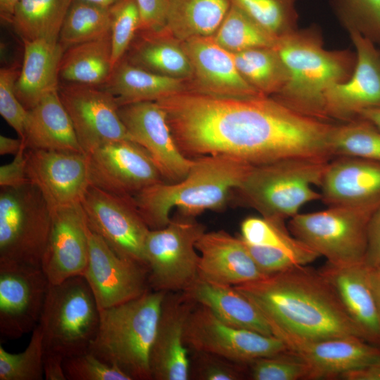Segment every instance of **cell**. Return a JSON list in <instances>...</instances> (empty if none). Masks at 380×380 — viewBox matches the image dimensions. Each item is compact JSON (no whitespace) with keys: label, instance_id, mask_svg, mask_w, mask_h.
Masks as SVG:
<instances>
[{"label":"cell","instance_id":"obj_1","mask_svg":"<svg viewBox=\"0 0 380 380\" xmlns=\"http://www.w3.org/2000/svg\"><path fill=\"white\" fill-rule=\"evenodd\" d=\"M181 152L223 155L255 166L281 160H331V122L302 114L274 97L222 96L185 89L156 101Z\"/></svg>","mask_w":380,"mask_h":380},{"label":"cell","instance_id":"obj_2","mask_svg":"<svg viewBox=\"0 0 380 380\" xmlns=\"http://www.w3.org/2000/svg\"><path fill=\"white\" fill-rule=\"evenodd\" d=\"M234 286L261 312L274 336L289 334L319 340L353 336L365 339L319 270L297 266Z\"/></svg>","mask_w":380,"mask_h":380},{"label":"cell","instance_id":"obj_3","mask_svg":"<svg viewBox=\"0 0 380 380\" xmlns=\"http://www.w3.org/2000/svg\"><path fill=\"white\" fill-rule=\"evenodd\" d=\"M252 167L223 155L195 158L184 179L176 183L153 184L136 194L134 199L148 228L161 229L170 222L174 208L182 216L193 218L205 210L223 209Z\"/></svg>","mask_w":380,"mask_h":380},{"label":"cell","instance_id":"obj_4","mask_svg":"<svg viewBox=\"0 0 380 380\" xmlns=\"http://www.w3.org/2000/svg\"><path fill=\"white\" fill-rule=\"evenodd\" d=\"M274 48L287 70L288 80L274 98L302 114L330 122L325 114V94L350 77L356 53L324 49L315 27L297 29L279 37Z\"/></svg>","mask_w":380,"mask_h":380},{"label":"cell","instance_id":"obj_5","mask_svg":"<svg viewBox=\"0 0 380 380\" xmlns=\"http://www.w3.org/2000/svg\"><path fill=\"white\" fill-rule=\"evenodd\" d=\"M166 292L148 290L125 303L100 310L88 351L132 380H151L150 353Z\"/></svg>","mask_w":380,"mask_h":380},{"label":"cell","instance_id":"obj_6","mask_svg":"<svg viewBox=\"0 0 380 380\" xmlns=\"http://www.w3.org/2000/svg\"><path fill=\"white\" fill-rule=\"evenodd\" d=\"M330 160L299 158L253 166L233 190L231 199L262 217L285 221L299 213L305 203L321 199L312 186H320Z\"/></svg>","mask_w":380,"mask_h":380},{"label":"cell","instance_id":"obj_7","mask_svg":"<svg viewBox=\"0 0 380 380\" xmlns=\"http://www.w3.org/2000/svg\"><path fill=\"white\" fill-rule=\"evenodd\" d=\"M99 321L100 309L84 276L50 284L38 324L44 350L64 358L88 351Z\"/></svg>","mask_w":380,"mask_h":380},{"label":"cell","instance_id":"obj_8","mask_svg":"<svg viewBox=\"0 0 380 380\" xmlns=\"http://www.w3.org/2000/svg\"><path fill=\"white\" fill-rule=\"evenodd\" d=\"M376 209L353 206H329L326 210L298 213L289 229L327 262L350 265L365 262L370 218Z\"/></svg>","mask_w":380,"mask_h":380},{"label":"cell","instance_id":"obj_9","mask_svg":"<svg viewBox=\"0 0 380 380\" xmlns=\"http://www.w3.org/2000/svg\"><path fill=\"white\" fill-rule=\"evenodd\" d=\"M51 226V210L34 186L1 188L0 261L41 267Z\"/></svg>","mask_w":380,"mask_h":380},{"label":"cell","instance_id":"obj_10","mask_svg":"<svg viewBox=\"0 0 380 380\" xmlns=\"http://www.w3.org/2000/svg\"><path fill=\"white\" fill-rule=\"evenodd\" d=\"M205 229L194 218L182 216L171 219L163 228L150 229L144 256L151 289L184 291L198 279L200 255L196 243Z\"/></svg>","mask_w":380,"mask_h":380},{"label":"cell","instance_id":"obj_11","mask_svg":"<svg viewBox=\"0 0 380 380\" xmlns=\"http://www.w3.org/2000/svg\"><path fill=\"white\" fill-rule=\"evenodd\" d=\"M184 341L191 350L243 364L288 350L280 338L228 324L199 304H196L188 317Z\"/></svg>","mask_w":380,"mask_h":380},{"label":"cell","instance_id":"obj_12","mask_svg":"<svg viewBox=\"0 0 380 380\" xmlns=\"http://www.w3.org/2000/svg\"><path fill=\"white\" fill-rule=\"evenodd\" d=\"M81 205L89 227L118 255L146 265L144 248L150 229L133 196L115 195L90 185Z\"/></svg>","mask_w":380,"mask_h":380},{"label":"cell","instance_id":"obj_13","mask_svg":"<svg viewBox=\"0 0 380 380\" xmlns=\"http://www.w3.org/2000/svg\"><path fill=\"white\" fill-rule=\"evenodd\" d=\"M50 282L41 267L0 261V335L14 340L39 324Z\"/></svg>","mask_w":380,"mask_h":380},{"label":"cell","instance_id":"obj_14","mask_svg":"<svg viewBox=\"0 0 380 380\" xmlns=\"http://www.w3.org/2000/svg\"><path fill=\"white\" fill-rule=\"evenodd\" d=\"M87 156L90 185L108 193L134 197L165 182L148 153L132 140L106 143Z\"/></svg>","mask_w":380,"mask_h":380},{"label":"cell","instance_id":"obj_15","mask_svg":"<svg viewBox=\"0 0 380 380\" xmlns=\"http://www.w3.org/2000/svg\"><path fill=\"white\" fill-rule=\"evenodd\" d=\"M58 91L85 154L108 142L131 140L115 98L103 87L61 82Z\"/></svg>","mask_w":380,"mask_h":380},{"label":"cell","instance_id":"obj_16","mask_svg":"<svg viewBox=\"0 0 380 380\" xmlns=\"http://www.w3.org/2000/svg\"><path fill=\"white\" fill-rule=\"evenodd\" d=\"M88 234L89 259L83 276L100 310L131 300L151 289L147 265L120 256L89 227Z\"/></svg>","mask_w":380,"mask_h":380},{"label":"cell","instance_id":"obj_17","mask_svg":"<svg viewBox=\"0 0 380 380\" xmlns=\"http://www.w3.org/2000/svg\"><path fill=\"white\" fill-rule=\"evenodd\" d=\"M118 113L131 140L148 153L165 182L176 183L186 176L194 158L179 150L166 113L157 102L123 104L119 106Z\"/></svg>","mask_w":380,"mask_h":380},{"label":"cell","instance_id":"obj_18","mask_svg":"<svg viewBox=\"0 0 380 380\" xmlns=\"http://www.w3.org/2000/svg\"><path fill=\"white\" fill-rule=\"evenodd\" d=\"M26 172L51 212L81 204L90 186L84 153L27 148Z\"/></svg>","mask_w":380,"mask_h":380},{"label":"cell","instance_id":"obj_19","mask_svg":"<svg viewBox=\"0 0 380 380\" xmlns=\"http://www.w3.org/2000/svg\"><path fill=\"white\" fill-rule=\"evenodd\" d=\"M355 47L356 64L350 77L331 87L324 97L327 119L347 122L362 111L380 108V49L355 31L348 32Z\"/></svg>","mask_w":380,"mask_h":380},{"label":"cell","instance_id":"obj_20","mask_svg":"<svg viewBox=\"0 0 380 380\" xmlns=\"http://www.w3.org/2000/svg\"><path fill=\"white\" fill-rule=\"evenodd\" d=\"M196 304L182 291L166 292L150 353L152 379H190L191 360L184 332Z\"/></svg>","mask_w":380,"mask_h":380},{"label":"cell","instance_id":"obj_21","mask_svg":"<svg viewBox=\"0 0 380 380\" xmlns=\"http://www.w3.org/2000/svg\"><path fill=\"white\" fill-rule=\"evenodd\" d=\"M51 213V226L41 268L50 284L83 276L89 259L88 224L82 205Z\"/></svg>","mask_w":380,"mask_h":380},{"label":"cell","instance_id":"obj_22","mask_svg":"<svg viewBox=\"0 0 380 380\" xmlns=\"http://www.w3.org/2000/svg\"><path fill=\"white\" fill-rule=\"evenodd\" d=\"M288 350L303 358L312 368L313 378L340 376L360 369L380 355V347L357 336L319 340L300 338L289 334L276 336Z\"/></svg>","mask_w":380,"mask_h":380},{"label":"cell","instance_id":"obj_23","mask_svg":"<svg viewBox=\"0 0 380 380\" xmlns=\"http://www.w3.org/2000/svg\"><path fill=\"white\" fill-rule=\"evenodd\" d=\"M327 164L320 187L328 206L380 207V163L337 156Z\"/></svg>","mask_w":380,"mask_h":380},{"label":"cell","instance_id":"obj_24","mask_svg":"<svg viewBox=\"0 0 380 380\" xmlns=\"http://www.w3.org/2000/svg\"><path fill=\"white\" fill-rule=\"evenodd\" d=\"M182 42L200 88L195 90L222 96L262 95L241 75L232 53L217 44L213 36L195 37Z\"/></svg>","mask_w":380,"mask_h":380},{"label":"cell","instance_id":"obj_25","mask_svg":"<svg viewBox=\"0 0 380 380\" xmlns=\"http://www.w3.org/2000/svg\"><path fill=\"white\" fill-rule=\"evenodd\" d=\"M199 278L236 286L258 279L260 272L245 243L224 230L205 232L197 241Z\"/></svg>","mask_w":380,"mask_h":380},{"label":"cell","instance_id":"obj_26","mask_svg":"<svg viewBox=\"0 0 380 380\" xmlns=\"http://www.w3.org/2000/svg\"><path fill=\"white\" fill-rule=\"evenodd\" d=\"M319 271L336 292L365 339L380 347V312L365 262L343 266L327 262Z\"/></svg>","mask_w":380,"mask_h":380},{"label":"cell","instance_id":"obj_27","mask_svg":"<svg viewBox=\"0 0 380 380\" xmlns=\"http://www.w3.org/2000/svg\"><path fill=\"white\" fill-rule=\"evenodd\" d=\"M24 42L23 64L15 82V94L29 110L44 96L58 90L59 65L64 49L58 39Z\"/></svg>","mask_w":380,"mask_h":380},{"label":"cell","instance_id":"obj_28","mask_svg":"<svg viewBox=\"0 0 380 380\" xmlns=\"http://www.w3.org/2000/svg\"><path fill=\"white\" fill-rule=\"evenodd\" d=\"M182 292L189 299L208 308L228 324L274 336L261 312L234 286L198 277Z\"/></svg>","mask_w":380,"mask_h":380},{"label":"cell","instance_id":"obj_29","mask_svg":"<svg viewBox=\"0 0 380 380\" xmlns=\"http://www.w3.org/2000/svg\"><path fill=\"white\" fill-rule=\"evenodd\" d=\"M23 140L29 149L84 153L58 90L28 110Z\"/></svg>","mask_w":380,"mask_h":380},{"label":"cell","instance_id":"obj_30","mask_svg":"<svg viewBox=\"0 0 380 380\" xmlns=\"http://www.w3.org/2000/svg\"><path fill=\"white\" fill-rule=\"evenodd\" d=\"M184 80L157 74L122 58L113 68L103 87L116 99L118 106L140 101H157L187 89Z\"/></svg>","mask_w":380,"mask_h":380},{"label":"cell","instance_id":"obj_31","mask_svg":"<svg viewBox=\"0 0 380 380\" xmlns=\"http://www.w3.org/2000/svg\"><path fill=\"white\" fill-rule=\"evenodd\" d=\"M113 67L110 31L102 37L66 49L58 76L63 83L103 87Z\"/></svg>","mask_w":380,"mask_h":380},{"label":"cell","instance_id":"obj_32","mask_svg":"<svg viewBox=\"0 0 380 380\" xmlns=\"http://www.w3.org/2000/svg\"><path fill=\"white\" fill-rule=\"evenodd\" d=\"M231 5V0H168L163 30L182 42L213 36Z\"/></svg>","mask_w":380,"mask_h":380},{"label":"cell","instance_id":"obj_33","mask_svg":"<svg viewBox=\"0 0 380 380\" xmlns=\"http://www.w3.org/2000/svg\"><path fill=\"white\" fill-rule=\"evenodd\" d=\"M140 32V39L132 42L127 57L122 58L157 74L183 80L193 77L191 62L182 46L166 38L164 30Z\"/></svg>","mask_w":380,"mask_h":380},{"label":"cell","instance_id":"obj_34","mask_svg":"<svg viewBox=\"0 0 380 380\" xmlns=\"http://www.w3.org/2000/svg\"><path fill=\"white\" fill-rule=\"evenodd\" d=\"M72 0H20L11 24L23 42L58 39Z\"/></svg>","mask_w":380,"mask_h":380},{"label":"cell","instance_id":"obj_35","mask_svg":"<svg viewBox=\"0 0 380 380\" xmlns=\"http://www.w3.org/2000/svg\"><path fill=\"white\" fill-rule=\"evenodd\" d=\"M232 54L241 75L260 94L276 95L285 86L288 72L274 47L255 48Z\"/></svg>","mask_w":380,"mask_h":380},{"label":"cell","instance_id":"obj_36","mask_svg":"<svg viewBox=\"0 0 380 380\" xmlns=\"http://www.w3.org/2000/svg\"><path fill=\"white\" fill-rule=\"evenodd\" d=\"M110 8L72 0L60 31L58 42L66 49L102 37L110 31Z\"/></svg>","mask_w":380,"mask_h":380},{"label":"cell","instance_id":"obj_37","mask_svg":"<svg viewBox=\"0 0 380 380\" xmlns=\"http://www.w3.org/2000/svg\"><path fill=\"white\" fill-rule=\"evenodd\" d=\"M213 37L217 44L232 53L274 47L279 39L232 4Z\"/></svg>","mask_w":380,"mask_h":380},{"label":"cell","instance_id":"obj_38","mask_svg":"<svg viewBox=\"0 0 380 380\" xmlns=\"http://www.w3.org/2000/svg\"><path fill=\"white\" fill-rule=\"evenodd\" d=\"M240 237L250 244L292 252L303 257L310 263L320 256L289 232L284 220L262 216L246 217L241 224Z\"/></svg>","mask_w":380,"mask_h":380},{"label":"cell","instance_id":"obj_39","mask_svg":"<svg viewBox=\"0 0 380 380\" xmlns=\"http://www.w3.org/2000/svg\"><path fill=\"white\" fill-rule=\"evenodd\" d=\"M331 149L334 158L351 156L380 163V129L361 118L336 124Z\"/></svg>","mask_w":380,"mask_h":380},{"label":"cell","instance_id":"obj_40","mask_svg":"<svg viewBox=\"0 0 380 380\" xmlns=\"http://www.w3.org/2000/svg\"><path fill=\"white\" fill-rule=\"evenodd\" d=\"M263 28L280 37L298 29L295 0H231Z\"/></svg>","mask_w":380,"mask_h":380},{"label":"cell","instance_id":"obj_41","mask_svg":"<svg viewBox=\"0 0 380 380\" xmlns=\"http://www.w3.org/2000/svg\"><path fill=\"white\" fill-rule=\"evenodd\" d=\"M44 346L41 329L37 325L32 331L26 348L12 353L0 345V380H42Z\"/></svg>","mask_w":380,"mask_h":380},{"label":"cell","instance_id":"obj_42","mask_svg":"<svg viewBox=\"0 0 380 380\" xmlns=\"http://www.w3.org/2000/svg\"><path fill=\"white\" fill-rule=\"evenodd\" d=\"M348 32L355 31L380 46V0H329Z\"/></svg>","mask_w":380,"mask_h":380},{"label":"cell","instance_id":"obj_43","mask_svg":"<svg viewBox=\"0 0 380 380\" xmlns=\"http://www.w3.org/2000/svg\"><path fill=\"white\" fill-rule=\"evenodd\" d=\"M246 365H249V375L253 380L314 379L310 366L289 350L260 357Z\"/></svg>","mask_w":380,"mask_h":380},{"label":"cell","instance_id":"obj_44","mask_svg":"<svg viewBox=\"0 0 380 380\" xmlns=\"http://www.w3.org/2000/svg\"><path fill=\"white\" fill-rule=\"evenodd\" d=\"M110 11L112 63L114 68L124 57L139 30L141 15L136 0H120L110 8Z\"/></svg>","mask_w":380,"mask_h":380},{"label":"cell","instance_id":"obj_45","mask_svg":"<svg viewBox=\"0 0 380 380\" xmlns=\"http://www.w3.org/2000/svg\"><path fill=\"white\" fill-rule=\"evenodd\" d=\"M63 368L67 380H132L89 351L64 358Z\"/></svg>","mask_w":380,"mask_h":380},{"label":"cell","instance_id":"obj_46","mask_svg":"<svg viewBox=\"0 0 380 380\" xmlns=\"http://www.w3.org/2000/svg\"><path fill=\"white\" fill-rule=\"evenodd\" d=\"M19 71L13 66L0 70V114L23 139L28 110L15 94V82Z\"/></svg>","mask_w":380,"mask_h":380},{"label":"cell","instance_id":"obj_47","mask_svg":"<svg viewBox=\"0 0 380 380\" xmlns=\"http://www.w3.org/2000/svg\"><path fill=\"white\" fill-rule=\"evenodd\" d=\"M190 379L239 380L243 377L242 366L236 362L212 353L191 350Z\"/></svg>","mask_w":380,"mask_h":380},{"label":"cell","instance_id":"obj_48","mask_svg":"<svg viewBox=\"0 0 380 380\" xmlns=\"http://www.w3.org/2000/svg\"><path fill=\"white\" fill-rule=\"evenodd\" d=\"M243 242L255 263L265 276L310 264L308 260L292 252L277 248L253 245L244 241Z\"/></svg>","mask_w":380,"mask_h":380},{"label":"cell","instance_id":"obj_49","mask_svg":"<svg viewBox=\"0 0 380 380\" xmlns=\"http://www.w3.org/2000/svg\"><path fill=\"white\" fill-rule=\"evenodd\" d=\"M141 24L139 31L158 32L165 29L168 0H136Z\"/></svg>","mask_w":380,"mask_h":380},{"label":"cell","instance_id":"obj_50","mask_svg":"<svg viewBox=\"0 0 380 380\" xmlns=\"http://www.w3.org/2000/svg\"><path fill=\"white\" fill-rule=\"evenodd\" d=\"M27 146L23 145L10 163L0 167L1 188H19L29 183L27 172Z\"/></svg>","mask_w":380,"mask_h":380},{"label":"cell","instance_id":"obj_51","mask_svg":"<svg viewBox=\"0 0 380 380\" xmlns=\"http://www.w3.org/2000/svg\"><path fill=\"white\" fill-rule=\"evenodd\" d=\"M365 263L369 267H380V207L373 213L369 222Z\"/></svg>","mask_w":380,"mask_h":380},{"label":"cell","instance_id":"obj_52","mask_svg":"<svg viewBox=\"0 0 380 380\" xmlns=\"http://www.w3.org/2000/svg\"><path fill=\"white\" fill-rule=\"evenodd\" d=\"M64 357L52 351L44 350V374L46 380H67L63 368Z\"/></svg>","mask_w":380,"mask_h":380},{"label":"cell","instance_id":"obj_53","mask_svg":"<svg viewBox=\"0 0 380 380\" xmlns=\"http://www.w3.org/2000/svg\"><path fill=\"white\" fill-rule=\"evenodd\" d=\"M346 380H380V355L367 366L343 374Z\"/></svg>","mask_w":380,"mask_h":380},{"label":"cell","instance_id":"obj_54","mask_svg":"<svg viewBox=\"0 0 380 380\" xmlns=\"http://www.w3.org/2000/svg\"><path fill=\"white\" fill-rule=\"evenodd\" d=\"M25 141L20 138L13 139L4 135H0V155H15L20 151Z\"/></svg>","mask_w":380,"mask_h":380},{"label":"cell","instance_id":"obj_55","mask_svg":"<svg viewBox=\"0 0 380 380\" xmlns=\"http://www.w3.org/2000/svg\"><path fill=\"white\" fill-rule=\"evenodd\" d=\"M369 276L375 300L380 312V267H369Z\"/></svg>","mask_w":380,"mask_h":380},{"label":"cell","instance_id":"obj_56","mask_svg":"<svg viewBox=\"0 0 380 380\" xmlns=\"http://www.w3.org/2000/svg\"><path fill=\"white\" fill-rule=\"evenodd\" d=\"M20 1L0 0V14L4 21L11 23L15 8Z\"/></svg>","mask_w":380,"mask_h":380},{"label":"cell","instance_id":"obj_57","mask_svg":"<svg viewBox=\"0 0 380 380\" xmlns=\"http://www.w3.org/2000/svg\"><path fill=\"white\" fill-rule=\"evenodd\" d=\"M359 118L368 120L380 129V108L364 110L360 113Z\"/></svg>","mask_w":380,"mask_h":380},{"label":"cell","instance_id":"obj_58","mask_svg":"<svg viewBox=\"0 0 380 380\" xmlns=\"http://www.w3.org/2000/svg\"><path fill=\"white\" fill-rule=\"evenodd\" d=\"M110 8L120 0H80Z\"/></svg>","mask_w":380,"mask_h":380}]
</instances>
